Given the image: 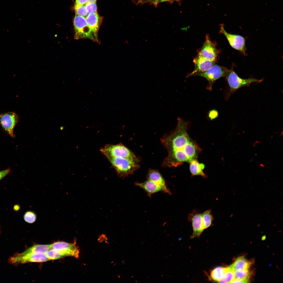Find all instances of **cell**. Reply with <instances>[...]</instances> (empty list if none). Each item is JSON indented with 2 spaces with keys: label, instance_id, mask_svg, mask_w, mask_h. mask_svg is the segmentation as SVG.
<instances>
[{
  "label": "cell",
  "instance_id": "26",
  "mask_svg": "<svg viewBox=\"0 0 283 283\" xmlns=\"http://www.w3.org/2000/svg\"><path fill=\"white\" fill-rule=\"evenodd\" d=\"M24 218L26 222L31 224L36 221L37 216L34 212L29 211L25 213L24 216Z\"/></svg>",
  "mask_w": 283,
  "mask_h": 283
},
{
  "label": "cell",
  "instance_id": "34",
  "mask_svg": "<svg viewBox=\"0 0 283 283\" xmlns=\"http://www.w3.org/2000/svg\"><path fill=\"white\" fill-rule=\"evenodd\" d=\"M157 0H152V2L151 3L153 4V5L155 6H157L156 4Z\"/></svg>",
  "mask_w": 283,
  "mask_h": 283
},
{
  "label": "cell",
  "instance_id": "9",
  "mask_svg": "<svg viewBox=\"0 0 283 283\" xmlns=\"http://www.w3.org/2000/svg\"><path fill=\"white\" fill-rule=\"evenodd\" d=\"M220 32L225 36L232 48L240 51L244 55H246V40L244 37L239 35L228 33L225 30L222 24L220 25Z\"/></svg>",
  "mask_w": 283,
  "mask_h": 283
},
{
  "label": "cell",
  "instance_id": "20",
  "mask_svg": "<svg viewBox=\"0 0 283 283\" xmlns=\"http://www.w3.org/2000/svg\"><path fill=\"white\" fill-rule=\"evenodd\" d=\"M228 267H217L214 269L210 273L211 278L215 281L219 282L227 270Z\"/></svg>",
  "mask_w": 283,
  "mask_h": 283
},
{
  "label": "cell",
  "instance_id": "30",
  "mask_svg": "<svg viewBox=\"0 0 283 283\" xmlns=\"http://www.w3.org/2000/svg\"><path fill=\"white\" fill-rule=\"evenodd\" d=\"M89 0H75V4H85Z\"/></svg>",
  "mask_w": 283,
  "mask_h": 283
},
{
  "label": "cell",
  "instance_id": "33",
  "mask_svg": "<svg viewBox=\"0 0 283 283\" xmlns=\"http://www.w3.org/2000/svg\"><path fill=\"white\" fill-rule=\"evenodd\" d=\"M20 208V207L19 206L17 205H15L14 206V210H15L17 211Z\"/></svg>",
  "mask_w": 283,
  "mask_h": 283
},
{
  "label": "cell",
  "instance_id": "10",
  "mask_svg": "<svg viewBox=\"0 0 283 283\" xmlns=\"http://www.w3.org/2000/svg\"><path fill=\"white\" fill-rule=\"evenodd\" d=\"M19 120L17 115L13 112L0 114V125L11 137L13 138L14 128Z\"/></svg>",
  "mask_w": 283,
  "mask_h": 283
},
{
  "label": "cell",
  "instance_id": "18",
  "mask_svg": "<svg viewBox=\"0 0 283 283\" xmlns=\"http://www.w3.org/2000/svg\"><path fill=\"white\" fill-rule=\"evenodd\" d=\"M252 261H248L243 256L238 257L230 266L234 271L248 269L252 264Z\"/></svg>",
  "mask_w": 283,
  "mask_h": 283
},
{
  "label": "cell",
  "instance_id": "24",
  "mask_svg": "<svg viewBox=\"0 0 283 283\" xmlns=\"http://www.w3.org/2000/svg\"><path fill=\"white\" fill-rule=\"evenodd\" d=\"M74 9L75 14L85 18L88 15L86 9L85 4H75Z\"/></svg>",
  "mask_w": 283,
  "mask_h": 283
},
{
  "label": "cell",
  "instance_id": "22",
  "mask_svg": "<svg viewBox=\"0 0 283 283\" xmlns=\"http://www.w3.org/2000/svg\"><path fill=\"white\" fill-rule=\"evenodd\" d=\"M235 279L234 271L232 270L229 266H228L227 269L219 282L220 283H231Z\"/></svg>",
  "mask_w": 283,
  "mask_h": 283
},
{
  "label": "cell",
  "instance_id": "16",
  "mask_svg": "<svg viewBox=\"0 0 283 283\" xmlns=\"http://www.w3.org/2000/svg\"><path fill=\"white\" fill-rule=\"evenodd\" d=\"M148 179L151 180L161 186L164 189L165 193L170 194L171 193L167 187L165 181L160 173L154 170H150L147 176Z\"/></svg>",
  "mask_w": 283,
  "mask_h": 283
},
{
  "label": "cell",
  "instance_id": "7",
  "mask_svg": "<svg viewBox=\"0 0 283 283\" xmlns=\"http://www.w3.org/2000/svg\"><path fill=\"white\" fill-rule=\"evenodd\" d=\"M74 26L75 39H88L94 41L85 17L75 14L74 19Z\"/></svg>",
  "mask_w": 283,
  "mask_h": 283
},
{
  "label": "cell",
  "instance_id": "2",
  "mask_svg": "<svg viewBox=\"0 0 283 283\" xmlns=\"http://www.w3.org/2000/svg\"><path fill=\"white\" fill-rule=\"evenodd\" d=\"M119 177L124 178L132 174L139 167V160L135 158L113 157L106 156Z\"/></svg>",
  "mask_w": 283,
  "mask_h": 283
},
{
  "label": "cell",
  "instance_id": "27",
  "mask_svg": "<svg viewBox=\"0 0 283 283\" xmlns=\"http://www.w3.org/2000/svg\"><path fill=\"white\" fill-rule=\"evenodd\" d=\"M88 14L97 13L96 2L88 1L85 4Z\"/></svg>",
  "mask_w": 283,
  "mask_h": 283
},
{
  "label": "cell",
  "instance_id": "3",
  "mask_svg": "<svg viewBox=\"0 0 283 283\" xmlns=\"http://www.w3.org/2000/svg\"><path fill=\"white\" fill-rule=\"evenodd\" d=\"M228 87L226 98L228 99L231 94L239 88L248 86L253 83H260L263 79L250 78L243 79L239 77L233 69L229 70L225 76Z\"/></svg>",
  "mask_w": 283,
  "mask_h": 283
},
{
  "label": "cell",
  "instance_id": "19",
  "mask_svg": "<svg viewBox=\"0 0 283 283\" xmlns=\"http://www.w3.org/2000/svg\"><path fill=\"white\" fill-rule=\"evenodd\" d=\"M51 249L50 245L36 244L30 247L23 252L24 253H46Z\"/></svg>",
  "mask_w": 283,
  "mask_h": 283
},
{
  "label": "cell",
  "instance_id": "29",
  "mask_svg": "<svg viewBox=\"0 0 283 283\" xmlns=\"http://www.w3.org/2000/svg\"><path fill=\"white\" fill-rule=\"evenodd\" d=\"M152 0H133V2L136 4H144L150 2L151 3Z\"/></svg>",
  "mask_w": 283,
  "mask_h": 283
},
{
  "label": "cell",
  "instance_id": "35",
  "mask_svg": "<svg viewBox=\"0 0 283 283\" xmlns=\"http://www.w3.org/2000/svg\"><path fill=\"white\" fill-rule=\"evenodd\" d=\"M96 0H89V1L96 2Z\"/></svg>",
  "mask_w": 283,
  "mask_h": 283
},
{
  "label": "cell",
  "instance_id": "21",
  "mask_svg": "<svg viewBox=\"0 0 283 283\" xmlns=\"http://www.w3.org/2000/svg\"><path fill=\"white\" fill-rule=\"evenodd\" d=\"M202 214V217L204 229L211 226L214 220L211 210L209 209Z\"/></svg>",
  "mask_w": 283,
  "mask_h": 283
},
{
  "label": "cell",
  "instance_id": "32",
  "mask_svg": "<svg viewBox=\"0 0 283 283\" xmlns=\"http://www.w3.org/2000/svg\"><path fill=\"white\" fill-rule=\"evenodd\" d=\"M174 0H157V2H156V4H157H157H159V3H160L164 2H166V1H168V2L171 1H174Z\"/></svg>",
  "mask_w": 283,
  "mask_h": 283
},
{
  "label": "cell",
  "instance_id": "6",
  "mask_svg": "<svg viewBox=\"0 0 283 283\" xmlns=\"http://www.w3.org/2000/svg\"><path fill=\"white\" fill-rule=\"evenodd\" d=\"M100 151L106 157L131 158L137 157L131 151L122 144H107L101 148Z\"/></svg>",
  "mask_w": 283,
  "mask_h": 283
},
{
  "label": "cell",
  "instance_id": "23",
  "mask_svg": "<svg viewBox=\"0 0 283 283\" xmlns=\"http://www.w3.org/2000/svg\"><path fill=\"white\" fill-rule=\"evenodd\" d=\"M235 279L249 281L252 272L248 269L234 271Z\"/></svg>",
  "mask_w": 283,
  "mask_h": 283
},
{
  "label": "cell",
  "instance_id": "4",
  "mask_svg": "<svg viewBox=\"0 0 283 283\" xmlns=\"http://www.w3.org/2000/svg\"><path fill=\"white\" fill-rule=\"evenodd\" d=\"M229 70L224 67L214 64L205 71L194 73L191 76H198L205 78L208 82L206 88L210 90H212V85L216 81L225 76Z\"/></svg>",
  "mask_w": 283,
  "mask_h": 283
},
{
  "label": "cell",
  "instance_id": "17",
  "mask_svg": "<svg viewBox=\"0 0 283 283\" xmlns=\"http://www.w3.org/2000/svg\"><path fill=\"white\" fill-rule=\"evenodd\" d=\"M189 170L192 176H201L204 178H207V176L203 170L205 168L204 165L198 162L197 159L193 160L189 163Z\"/></svg>",
  "mask_w": 283,
  "mask_h": 283
},
{
  "label": "cell",
  "instance_id": "8",
  "mask_svg": "<svg viewBox=\"0 0 283 283\" xmlns=\"http://www.w3.org/2000/svg\"><path fill=\"white\" fill-rule=\"evenodd\" d=\"M50 245L51 249L58 251L64 257L68 256L78 258L79 257V250L75 243L57 241Z\"/></svg>",
  "mask_w": 283,
  "mask_h": 283
},
{
  "label": "cell",
  "instance_id": "14",
  "mask_svg": "<svg viewBox=\"0 0 283 283\" xmlns=\"http://www.w3.org/2000/svg\"><path fill=\"white\" fill-rule=\"evenodd\" d=\"M85 18L94 41L99 42L98 34L101 21L99 15L97 13H90L88 14Z\"/></svg>",
  "mask_w": 283,
  "mask_h": 283
},
{
  "label": "cell",
  "instance_id": "1",
  "mask_svg": "<svg viewBox=\"0 0 283 283\" xmlns=\"http://www.w3.org/2000/svg\"><path fill=\"white\" fill-rule=\"evenodd\" d=\"M188 122L179 118L175 130L161 138V143L168 153L163 163L164 167H177L184 162L189 163L197 159L201 149L188 134Z\"/></svg>",
  "mask_w": 283,
  "mask_h": 283
},
{
  "label": "cell",
  "instance_id": "25",
  "mask_svg": "<svg viewBox=\"0 0 283 283\" xmlns=\"http://www.w3.org/2000/svg\"><path fill=\"white\" fill-rule=\"evenodd\" d=\"M45 254L50 260H55L64 257L59 252L52 249H50Z\"/></svg>",
  "mask_w": 283,
  "mask_h": 283
},
{
  "label": "cell",
  "instance_id": "28",
  "mask_svg": "<svg viewBox=\"0 0 283 283\" xmlns=\"http://www.w3.org/2000/svg\"><path fill=\"white\" fill-rule=\"evenodd\" d=\"M10 172L9 168L0 171V180L8 175Z\"/></svg>",
  "mask_w": 283,
  "mask_h": 283
},
{
  "label": "cell",
  "instance_id": "13",
  "mask_svg": "<svg viewBox=\"0 0 283 283\" xmlns=\"http://www.w3.org/2000/svg\"><path fill=\"white\" fill-rule=\"evenodd\" d=\"M195 67L193 70L187 75L191 77L194 73L203 72L207 70L215 64V61L210 60L197 55L194 59Z\"/></svg>",
  "mask_w": 283,
  "mask_h": 283
},
{
  "label": "cell",
  "instance_id": "12",
  "mask_svg": "<svg viewBox=\"0 0 283 283\" xmlns=\"http://www.w3.org/2000/svg\"><path fill=\"white\" fill-rule=\"evenodd\" d=\"M188 219L192 222L193 228L191 238L199 237L204 230L202 214L197 210H194L189 214Z\"/></svg>",
  "mask_w": 283,
  "mask_h": 283
},
{
  "label": "cell",
  "instance_id": "31",
  "mask_svg": "<svg viewBox=\"0 0 283 283\" xmlns=\"http://www.w3.org/2000/svg\"><path fill=\"white\" fill-rule=\"evenodd\" d=\"M249 281L247 280H241L235 279L231 283H247Z\"/></svg>",
  "mask_w": 283,
  "mask_h": 283
},
{
  "label": "cell",
  "instance_id": "11",
  "mask_svg": "<svg viewBox=\"0 0 283 283\" xmlns=\"http://www.w3.org/2000/svg\"><path fill=\"white\" fill-rule=\"evenodd\" d=\"M218 51L214 43L211 41L208 34L206 35L205 40L198 52V55L206 59L216 62Z\"/></svg>",
  "mask_w": 283,
  "mask_h": 283
},
{
  "label": "cell",
  "instance_id": "15",
  "mask_svg": "<svg viewBox=\"0 0 283 283\" xmlns=\"http://www.w3.org/2000/svg\"><path fill=\"white\" fill-rule=\"evenodd\" d=\"M135 184L144 189L149 196L160 191L165 192L164 189L161 186L150 180L147 179L143 183L136 182Z\"/></svg>",
  "mask_w": 283,
  "mask_h": 283
},
{
  "label": "cell",
  "instance_id": "5",
  "mask_svg": "<svg viewBox=\"0 0 283 283\" xmlns=\"http://www.w3.org/2000/svg\"><path fill=\"white\" fill-rule=\"evenodd\" d=\"M49 260L45 253H25L22 252L15 254L10 257L9 259V262L17 265L28 262H42Z\"/></svg>",
  "mask_w": 283,
  "mask_h": 283
}]
</instances>
